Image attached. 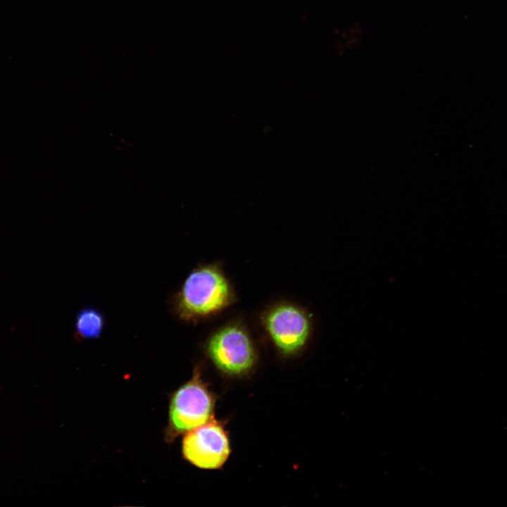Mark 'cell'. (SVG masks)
I'll return each instance as SVG.
<instances>
[{
  "label": "cell",
  "mask_w": 507,
  "mask_h": 507,
  "mask_svg": "<svg viewBox=\"0 0 507 507\" xmlns=\"http://www.w3.org/2000/svg\"><path fill=\"white\" fill-rule=\"evenodd\" d=\"M231 299V290L225 277L215 268L206 266L189 275L175 306L182 318L190 320L223 308Z\"/></svg>",
  "instance_id": "cell-1"
},
{
  "label": "cell",
  "mask_w": 507,
  "mask_h": 507,
  "mask_svg": "<svg viewBox=\"0 0 507 507\" xmlns=\"http://www.w3.org/2000/svg\"><path fill=\"white\" fill-rule=\"evenodd\" d=\"M214 399L199 371L171 396L166 436L170 441L211 419Z\"/></svg>",
  "instance_id": "cell-2"
},
{
  "label": "cell",
  "mask_w": 507,
  "mask_h": 507,
  "mask_svg": "<svg viewBox=\"0 0 507 507\" xmlns=\"http://www.w3.org/2000/svg\"><path fill=\"white\" fill-rule=\"evenodd\" d=\"M206 349L215 366L228 375H241L249 371L256 360L249 336L238 326H228L213 334Z\"/></svg>",
  "instance_id": "cell-3"
},
{
  "label": "cell",
  "mask_w": 507,
  "mask_h": 507,
  "mask_svg": "<svg viewBox=\"0 0 507 507\" xmlns=\"http://www.w3.org/2000/svg\"><path fill=\"white\" fill-rule=\"evenodd\" d=\"M230 451L223 427L212 419L188 432L182 442L184 458L204 469L220 468L227 459Z\"/></svg>",
  "instance_id": "cell-4"
},
{
  "label": "cell",
  "mask_w": 507,
  "mask_h": 507,
  "mask_svg": "<svg viewBox=\"0 0 507 507\" xmlns=\"http://www.w3.org/2000/svg\"><path fill=\"white\" fill-rule=\"evenodd\" d=\"M267 331L277 347L285 354L300 350L311 332V323L301 309L290 305L273 308L265 318Z\"/></svg>",
  "instance_id": "cell-5"
},
{
  "label": "cell",
  "mask_w": 507,
  "mask_h": 507,
  "mask_svg": "<svg viewBox=\"0 0 507 507\" xmlns=\"http://www.w3.org/2000/svg\"><path fill=\"white\" fill-rule=\"evenodd\" d=\"M104 327V318L96 308H85L77 315L75 330L79 338H97L101 335Z\"/></svg>",
  "instance_id": "cell-6"
},
{
  "label": "cell",
  "mask_w": 507,
  "mask_h": 507,
  "mask_svg": "<svg viewBox=\"0 0 507 507\" xmlns=\"http://www.w3.org/2000/svg\"><path fill=\"white\" fill-rule=\"evenodd\" d=\"M363 39L362 27L354 23L342 29L337 38V50L346 54L359 48Z\"/></svg>",
  "instance_id": "cell-7"
}]
</instances>
